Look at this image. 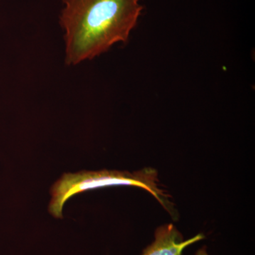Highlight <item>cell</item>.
Returning a JSON list of instances; mask_svg holds the SVG:
<instances>
[{
    "instance_id": "obj_1",
    "label": "cell",
    "mask_w": 255,
    "mask_h": 255,
    "mask_svg": "<svg viewBox=\"0 0 255 255\" xmlns=\"http://www.w3.org/2000/svg\"><path fill=\"white\" fill-rule=\"evenodd\" d=\"M60 24L65 32V62L92 60L116 43H125L141 14L140 0H63Z\"/></svg>"
},
{
    "instance_id": "obj_2",
    "label": "cell",
    "mask_w": 255,
    "mask_h": 255,
    "mask_svg": "<svg viewBox=\"0 0 255 255\" xmlns=\"http://www.w3.org/2000/svg\"><path fill=\"white\" fill-rule=\"evenodd\" d=\"M132 186L146 190L159 201L166 211L173 216L174 210L168 196L159 188L157 170L147 167L134 172L101 170L65 174L52 188V199L49 205L50 214L55 218H63L65 202L72 196L91 190L114 187Z\"/></svg>"
},
{
    "instance_id": "obj_3",
    "label": "cell",
    "mask_w": 255,
    "mask_h": 255,
    "mask_svg": "<svg viewBox=\"0 0 255 255\" xmlns=\"http://www.w3.org/2000/svg\"><path fill=\"white\" fill-rule=\"evenodd\" d=\"M204 238V235L199 233L184 241L177 228L168 223L156 229L154 241L144 250L142 255H182L187 247Z\"/></svg>"
},
{
    "instance_id": "obj_4",
    "label": "cell",
    "mask_w": 255,
    "mask_h": 255,
    "mask_svg": "<svg viewBox=\"0 0 255 255\" xmlns=\"http://www.w3.org/2000/svg\"><path fill=\"white\" fill-rule=\"evenodd\" d=\"M195 255H211L208 252L207 248L206 246L203 247L200 249L198 250L195 253Z\"/></svg>"
}]
</instances>
